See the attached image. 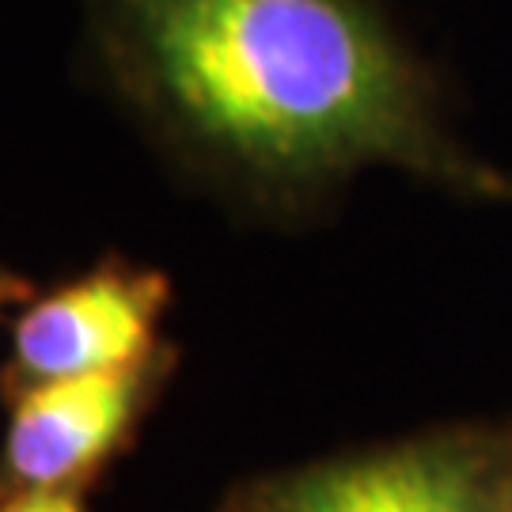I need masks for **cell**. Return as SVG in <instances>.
<instances>
[{
  "label": "cell",
  "mask_w": 512,
  "mask_h": 512,
  "mask_svg": "<svg viewBox=\"0 0 512 512\" xmlns=\"http://www.w3.org/2000/svg\"><path fill=\"white\" fill-rule=\"evenodd\" d=\"M31 296V285L23 281V277L8 274L4 266H0V308H12V304H19V300H27Z\"/></svg>",
  "instance_id": "8992f818"
},
{
  "label": "cell",
  "mask_w": 512,
  "mask_h": 512,
  "mask_svg": "<svg viewBox=\"0 0 512 512\" xmlns=\"http://www.w3.org/2000/svg\"><path fill=\"white\" fill-rule=\"evenodd\" d=\"M0 512H88L76 490H19L0 501Z\"/></svg>",
  "instance_id": "5b68a950"
},
{
  "label": "cell",
  "mask_w": 512,
  "mask_h": 512,
  "mask_svg": "<svg viewBox=\"0 0 512 512\" xmlns=\"http://www.w3.org/2000/svg\"><path fill=\"white\" fill-rule=\"evenodd\" d=\"M152 361L122 372L19 387L4 437V486L19 490H76V482L129 437L152 384Z\"/></svg>",
  "instance_id": "277c9868"
},
{
  "label": "cell",
  "mask_w": 512,
  "mask_h": 512,
  "mask_svg": "<svg viewBox=\"0 0 512 512\" xmlns=\"http://www.w3.org/2000/svg\"><path fill=\"white\" fill-rule=\"evenodd\" d=\"M167 296L171 285L164 274L122 262L61 285L16 319L12 380L31 387L148 365Z\"/></svg>",
  "instance_id": "3957f363"
},
{
  "label": "cell",
  "mask_w": 512,
  "mask_h": 512,
  "mask_svg": "<svg viewBox=\"0 0 512 512\" xmlns=\"http://www.w3.org/2000/svg\"><path fill=\"white\" fill-rule=\"evenodd\" d=\"M110 27L141 103L262 194L391 167L512 205V171L459 141L433 76L372 0H110Z\"/></svg>",
  "instance_id": "6da1fadb"
},
{
  "label": "cell",
  "mask_w": 512,
  "mask_h": 512,
  "mask_svg": "<svg viewBox=\"0 0 512 512\" xmlns=\"http://www.w3.org/2000/svg\"><path fill=\"white\" fill-rule=\"evenodd\" d=\"M512 433L452 425L251 486L232 512H512Z\"/></svg>",
  "instance_id": "7a4b0ae2"
},
{
  "label": "cell",
  "mask_w": 512,
  "mask_h": 512,
  "mask_svg": "<svg viewBox=\"0 0 512 512\" xmlns=\"http://www.w3.org/2000/svg\"><path fill=\"white\" fill-rule=\"evenodd\" d=\"M509 505H512V478H509Z\"/></svg>",
  "instance_id": "52a82bcc"
}]
</instances>
